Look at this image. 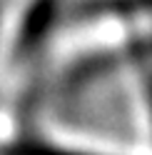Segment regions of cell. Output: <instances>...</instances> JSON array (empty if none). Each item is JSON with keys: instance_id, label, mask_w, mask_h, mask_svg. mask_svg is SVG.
Segmentation results:
<instances>
[{"instance_id": "6da1fadb", "label": "cell", "mask_w": 152, "mask_h": 155, "mask_svg": "<svg viewBox=\"0 0 152 155\" xmlns=\"http://www.w3.org/2000/svg\"><path fill=\"white\" fill-rule=\"evenodd\" d=\"M23 155H68V153H52V150H45V148H43V150H33V148L27 150V148H25Z\"/></svg>"}]
</instances>
